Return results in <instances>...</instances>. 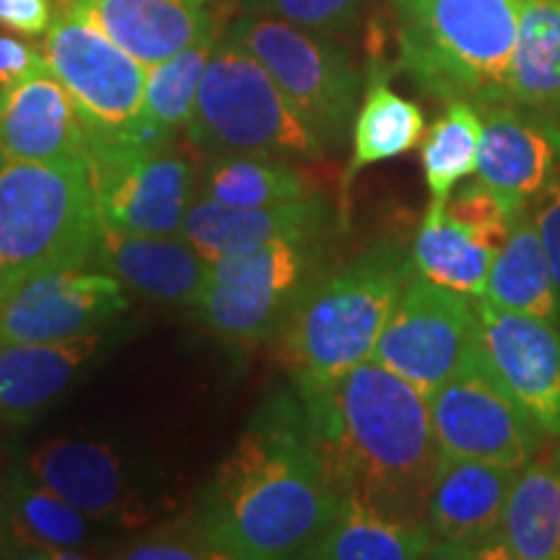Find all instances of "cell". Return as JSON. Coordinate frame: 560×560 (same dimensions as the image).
<instances>
[{
    "label": "cell",
    "instance_id": "cell-40",
    "mask_svg": "<svg viewBox=\"0 0 560 560\" xmlns=\"http://www.w3.org/2000/svg\"><path fill=\"white\" fill-rule=\"evenodd\" d=\"M5 548V545H3V540H0V550H3Z\"/></svg>",
    "mask_w": 560,
    "mask_h": 560
},
{
    "label": "cell",
    "instance_id": "cell-33",
    "mask_svg": "<svg viewBox=\"0 0 560 560\" xmlns=\"http://www.w3.org/2000/svg\"><path fill=\"white\" fill-rule=\"evenodd\" d=\"M366 0H262L252 13L283 19L310 32L342 37L359 30Z\"/></svg>",
    "mask_w": 560,
    "mask_h": 560
},
{
    "label": "cell",
    "instance_id": "cell-10",
    "mask_svg": "<svg viewBox=\"0 0 560 560\" xmlns=\"http://www.w3.org/2000/svg\"><path fill=\"white\" fill-rule=\"evenodd\" d=\"M89 177L102 226L132 234H182L198 200V170L177 140L130 143L91 138Z\"/></svg>",
    "mask_w": 560,
    "mask_h": 560
},
{
    "label": "cell",
    "instance_id": "cell-12",
    "mask_svg": "<svg viewBox=\"0 0 560 560\" xmlns=\"http://www.w3.org/2000/svg\"><path fill=\"white\" fill-rule=\"evenodd\" d=\"M441 457L493 462L522 470L542 450L545 433L480 359L429 395Z\"/></svg>",
    "mask_w": 560,
    "mask_h": 560
},
{
    "label": "cell",
    "instance_id": "cell-2",
    "mask_svg": "<svg viewBox=\"0 0 560 560\" xmlns=\"http://www.w3.org/2000/svg\"><path fill=\"white\" fill-rule=\"evenodd\" d=\"M296 395L340 499L425 522L441 450L423 392L366 361L332 380L299 382Z\"/></svg>",
    "mask_w": 560,
    "mask_h": 560
},
{
    "label": "cell",
    "instance_id": "cell-41",
    "mask_svg": "<svg viewBox=\"0 0 560 560\" xmlns=\"http://www.w3.org/2000/svg\"><path fill=\"white\" fill-rule=\"evenodd\" d=\"M62 3H66V0H62Z\"/></svg>",
    "mask_w": 560,
    "mask_h": 560
},
{
    "label": "cell",
    "instance_id": "cell-22",
    "mask_svg": "<svg viewBox=\"0 0 560 560\" xmlns=\"http://www.w3.org/2000/svg\"><path fill=\"white\" fill-rule=\"evenodd\" d=\"M102 346V330L58 342H0L3 418L26 423L50 408L96 359Z\"/></svg>",
    "mask_w": 560,
    "mask_h": 560
},
{
    "label": "cell",
    "instance_id": "cell-39",
    "mask_svg": "<svg viewBox=\"0 0 560 560\" xmlns=\"http://www.w3.org/2000/svg\"><path fill=\"white\" fill-rule=\"evenodd\" d=\"M0 418H3V405H0Z\"/></svg>",
    "mask_w": 560,
    "mask_h": 560
},
{
    "label": "cell",
    "instance_id": "cell-31",
    "mask_svg": "<svg viewBox=\"0 0 560 560\" xmlns=\"http://www.w3.org/2000/svg\"><path fill=\"white\" fill-rule=\"evenodd\" d=\"M353 156L346 172V185L366 166L405 156L425 136L423 109L405 100L384 79L369 83L353 120Z\"/></svg>",
    "mask_w": 560,
    "mask_h": 560
},
{
    "label": "cell",
    "instance_id": "cell-6",
    "mask_svg": "<svg viewBox=\"0 0 560 560\" xmlns=\"http://www.w3.org/2000/svg\"><path fill=\"white\" fill-rule=\"evenodd\" d=\"M185 140L198 156L314 161L327 153L262 62L226 32L208 60Z\"/></svg>",
    "mask_w": 560,
    "mask_h": 560
},
{
    "label": "cell",
    "instance_id": "cell-23",
    "mask_svg": "<svg viewBox=\"0 0 560 560\" xmlns=\"http://www.w3.org/2000/svg\"><path fill=\"white\" fill-rule=\"evenodd\" d=\"M509 234L511 229L462 219L450 213L446 206H429L412 244V262L420 276L433 283L482 299L490 268Z\"/></svg>",
    "mask_w": 560,
    "mask_h": 560
},
{
    "label": "cell",
    "instance_id": "cell-35",
    "mask_svg": "<svg viewBox=\"0 0 560 560\" xmlns=\"http://www.w3.org/2000/svg\"><path fill=\"white\" fill-rule=\"evenodd\" d=\"M50 68L42 47H34L30 37L0 30V94L21 86L32 75Z\"/></svg>",
    "mask_w": 560,
    "mask_h": 560
},
{
    "label": "cell",
    "instance_id": "cell-37",
    "mask_svg": "<svg viewBox=\"0 0 560 560\" xmlns=\"http://www.w3.org/2000/svg\"><path fill=\"white\" fill-rule=\"evenodd\" d=\"M535 226L548 257L552 289L560 306V179L535 198Z\"/></svg>",
    "mask_w": 560,
    "mask_h": 560
},
{
    "label": "cell",
    "instance_id": "cell-13",
    "mask_svg": "<svg viewBox=\"0 0 560 560\" xmlns=\"http://www.w3.org/2000/svg\"><path fill=\"white\" fill-rule=\"evenodd\" d=\"M125 310V285L96 265L45 270L0 296V342L81 338L100 332Z\"/></svg>",
    "mask_w": 560,
    "mask_h": 560
},
{
    "label": "cell",
    "instance_id": "cell-8",
    "mask_svg": "<svg viewBox=\"0 0 560 560\" xmlns=\"http://www.w3.org/2000/svg\"><path fill=\"white\" fill-rule=\"evenodd\" d=\"M319 242H272L210 262L206 289L195 304L202 325L240 346L278 335L317 280Z\"/></svg>",
    "mask_w": 560,
    "mask_h": 560
},
{
    "label": "cell",
    "instance_id": "cell-29",
    "mask_svg": "<svg viewBox=\"0 0 560 560\" xmlns=\"http://www.w3.org/2000/svg\"><path fill=\"white\" fill-rule=\"evenodd\" d=\"M219 37L221 32L213 30L174 58L149 68L140 109V143H166L185 132Z\"/></svg>",
    "mask_w": 560,
    "mask_h": 560
},
{
    "label": "cell",
    "instance_id": "cell-20",
    "mask_svg": "<svg viewBox=\"0 0 560 560\" xmlns=\"http://www.w3.org/2000/svg\"><path fill=\"white\" fill-rule=\"evenodd\" d=\"M94 265L143 299L192 310L210 272V260L182 234H132L107 226H102Z\"/></svg>",
    "mask_w": 560,
    "mask_h": 560
},
{
    "label": "cell",
    "instance_id": "cell-32",
    "mask_svg": "<svg viewBox=\"0 0 560 560\" xmlns=\"http://www.w3.org/2000/svg\"><path fill=\"white\" fill-rule=\"evenodd\" d=\"M482 115L470 102H446L444 115L431 125L420 145L429 206H446L462 179L478 172Z\"/></svg>",
    "mask_w": 560,
    "mask_h": 560
},
{
    "label": "cell",
    "instance_id": "cell-30",
    "mask_svg": "<svg viewBox=\"0 0 560 560\" xmlns=\"http://www.w3.org/2000/svg\"><path fill=\"white\" fill-rule=\"evenodd\" d=\"M511 102L560 115V0H524Z\"/></svg>",
    "mask_w": 560,
    "mask_h": 560
},
{
    "label": "cell",
    "instance_id": "cell-14",
    "mask_svg": "<svg viewBox=\"0 0 560 560\" xmlns=\"http://www.w3.org/2000/svg\"><path fill=\"white\" fill-rule=\"evenodd\" d=\"M482 359L501 387L548 433L560 436V330L552 322L478 299Z\"/></svg>",
    "mask_w": 560,
    "mask_h": 560
},
{
    "label": "cell",
    "instance_id": "cell-28",
    "mask_svg": "<svg viewBox=\"0 0 560 560\" xmlns=\"http://www.w3.org/2000/svg\"><path fill=\"white\" fill-rule=\"evenodd\" d=\"M314 185L293 161L262 156H202L198 198L234 208H265L312 198Z\"/></svg>",
    "mask_w": 560,
    "mask_h": 560
},
{
    "label": "cell",
    "instance_id": "cell-24",
    "mask_svg": "<svg viewBox=\"0 0 560 560\" xmlns=\"http://www.w3.org/2000/svg\"><path fill=\"white\" fill-rule=\"evenodd\" d=\"M490 558L560 560V446H545L516 475Z\"/></svg>",
    "mask_w": 560,
    "mask_h": 560
},
{
    "label": "cell",
    "instance_id": "cell-17",
    "mask_svg": "<svg viewBox=\"0 0 560 560\" xmlns=\"http://www.w3.org/2000/svg\"><path fill=\"white\" fill-rule=\"evenodd\" d=\"M21 470L73 503L91 522L138 524L149 514L138 503L120 454L100 441H47L26 454Z\"/></svg>",
    "mask_w": 560,
    "mask_h": 560
},
{
    "label": "cell",
    "instance_id": "cell-1",
    "mask_svg": "<svg viewBox=\"0 0 560 560\" xmlns=\"http://www.w3.org/2000/svg\"><path fill=\"white\" fill-rule=\"evenodd\" d=\"M340 509L299 395L260 405L200 499L215 560L310 558Z\"/></svg>",
    "mask_w": 560,
    "mask_h": 560
},
{
    "label": "cell",
    "instance_id": "cell-34",
    "mask_svg": "<svg viewBox=\"0 0 560 560\" xmlns=\"http://www.w3.org/2000/svg\"><path fill=\"white\" fill-rule=\"evenodd\" d=\"M125 560H215L198 522L177 529H156L125 542L112 552Z\"/></svg>",
    "mask_w": 560,
    "mask_h": 560
},
{
    "label": "cell",
    "instance_id": "cell-15",
    "mask_svg": "<svg viewBox=\"0 0 560 560\" xmlns=\"http://www.w3.org/2000/svg\"><path fill=\"white\" fill-rule=\"evenodd\" d=\"M480 185L493 190L514 213L560 179V122L556 115L501 102L480 107Z\"/></svg>",
    "mask_w": 560,
    "mask_h": 560
},
{
    "label": "cell",
    "instance_id": "cell-36",
    "mask_svg": "<svg viewBox=\"0 0 560 560\" xmlns=\"http://www.w3.org/2000/svg\"><path fill=\"white\" fill-rule=\"evenodd\" d=\"M62 13V0H0V30L45 37Z\"/></svg>",
    "mask_w": 560,
    "mask_h": 560
},
{
    "label": "cell",
    "instance_id": "cell-5",
    "mask_svg": "<svg viewBox=\"0 0 560 560\" xmlns=\"http://www.w3.org/2000/svg\"><path fill=\"white\" fill-rule=\"evenodd\" d=\"M100 236L86 164H47L0 151V296L45 270L94 265Z\"/></svg>",
    "mask_w": 560,
    "mask_h": 560
},
{
    "label": "cell",
    "instance_id": "cell-18",
    "mask_svg": "<svg viewBox=\"0 0 560 560\" xmlns=\"http://www.w3.org/2000/svg\"><path fill=\"white\" fill-rule=\"evenodd\" d=\"M94 132L50 68L0 94V151L47 164H86Z\"/></svg>",
    "mask_w": 560,
    "mask_h": 560
},
{
    "label": "cell",
    "instance_id": "cell-3",
    "mask_svg": "<svg viewBox=\"0 0 560 560\" xmlns=\"http://www.w3.org/2000/svg\"><path fill=\"white\" fill-rule=\"evenodd\" d=\"M522 9L524 0H395L402 68L441 102H511Z\"/></svg>",
    "mask_w": 560,
    "mask_h": 560
},
{
    "label": "cell",
    "instance_id": "cell-7",
    "mask_svg": "<svg viewBox=\"0 0 560 560\" xmlns=\"http://www.w3.org/2000/svg\"><path fill=\"white\" fill-rule=\"evenodd\" d=\"M226 34L262 62L327 151L342 145L359 112L361 75L338 39L262 13L236 19Z\"/></svg>",
    "mask_w": 560,
    "mask_h": 560
},
{
    "label": "cell",
    "instance_id": "cell-16",
    "mask_svg": "<svg viewBox=\"0 0 560 560\" xmlns=\"http://www.w3.org/2000/svg\"><path fill=\"white\" fill-rule=\"evenodd\" d=\"M516 475L493 462L441 457L425 509L433 558H490Z\"/></svg>",
    "mask_w": 560,
    "mask_h": 560
},
{
    "label": "cell",
    "instance_id": "cell-25",
    "mask_svg": "<svg viewBox=\"0 0 560 560\" xmlns=\"http://www.w3.org/2000/svg\"><path fill=\"white\" fill-rule=\"evenodd\" d=\"M9 548L26 558H83L91 520L73 503L13 467L9 478Z\"/></svg>",
    "mask_w": 560,
    "mask_h": 560
},
{
    "label": "cell",
    "instance_id": "cell-4",
    "mask_svg": "<svg viewBox=\"0 0 560 560\" xmlns=\"http://www.w3.org/2000/svg\"><path fill=\"white\" fill-rule=\"evenodd\" d=\"M412 272V255L376 244L314 280L278 330L280 355L296 384L332 380L371 361Z\"/></svg>",
    "mask_w": 560,
    "mask_h": 560
},
{
    "label": "cell",
    "instance_id": "cell-38",
    "mask_svg": "<svg viewBox=\"0 0 560 560\" xmlns=\"http://www.w3.org/2000/svg\"><path fill=\"white\" fill-rule=\"evenodd\" d=\"M260 3H262V0H242V5H244V9H247V13L255 11Z\"/></svg>",
    "mask_w": 560,
    "mask_h": 560
},
{
    "label": "cell",
    "instance_id": "cell-19",
    "mask_svg": "<svg viewBox=\"0 0 560 560\" xmlns=\"http://www.w3.org/2000/svg\"><path fill=\"white\" fill-rule=\"evenodd\" d=\"M330 206L322 195L265 208H234L198 198L187 210L182 236L210 262L242 255L272 242L322 240Z\"/></svg>",
    "mask_w": 560,
    "mask_h": 560
},
{
    "label": "cell",
    "instance_id": "cell-11",
    "mask_svg": "<svg viewBox=\"0 0 560 560\" xmlns=\"http://www.w3.org/2000/svg\"><path fill=\"white\" fill-rule=\"evenodd\" d=\"M42 52L96 138L140 143V109L149 75L143 62L73 11L55 19Z\"/></svg>",
    "mask_w": 560,
    "mask_h": 560
},
{
    "label": "cell",
    "instance_id": "cell-21",
    "mask_svg": "<svg viewBox=\"0 0 560 560\" xmlns=\"http://www.w3.org/2000/svg\"><path fill=\"white\" fill-rule=\"evenodd\" d=\"M208 0H66L145 68L174 58L215 30Z\"/></svg>",
    "mask_w": 560,
    "mask_h": 560
},
{
    "label": "cell",
    "instance_id": "cell-27",
    "mask_svg": "<svg viewBox=\"0 0 560 560\" xmlns=\"http://www.w3.org/2000/svg\"><path fill=\"white\" fill-rule=\"evenodd\" d=\"M482 299L501 310L560 325V306L552 289L548 257L529 208L516 215L506 244L495 255Z\"/></svg>",
    "mask_w": 560,
    "mask_h": 560
},
{
    "label": "cell",
    "instance_id": "cell-26",
    "mask_svg": "<svg viewBox=\"0 0 560 560\" xmlns=\"http://www.w3.org/2000/svg\"><path fill=\"white\" fill-rule=\"evenodd\" d=\"M436 556L429 522H400L353 499H340L322 540L314 545V560H418Z\"/></svg>",
    "mask_w": 560,
    "mask_h": 560
},
{
    "label": "cell",
    "instance_id": "cell-9",
    "mask_svg": "<svg viewBox=\"0 0 560 560\" xmlns=\"http://www.w3.org/2000/svg\"><path fill=\"white\" fill-rule=\"evenodd\" d=\"M480 359L478 299L412 272L371 361L395 371L429 397Z\"/></svg>",
    "mask_w": 560,
    "mask_h": 560
}]
</instances>
